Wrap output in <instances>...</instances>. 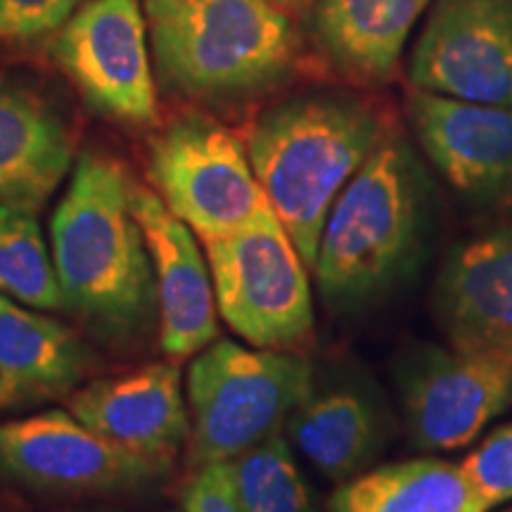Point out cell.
Instances as JSON below:
<instances>
[{"mask_svg":"<svg viewBox=\"0 0 512 512\" xmlns=\"http://www.w3.org/2000/svg\"><path fill=\"white\" fill-rule=\"evenodd\" d=\"M185 512H242L235 496L228 463L197 467L195 477L185 486Z\"/></svg>","mask_w":512,"mask_h":512,"instance_id":"d4e9b609","label":"cell"},{"mask_svg":"<svg viewBox=\"0 0 512 512\" xmlns=\"http://www.w3.org/2000/svg\"><path fill=\"white\" fill-rule=\"evenodd\" d=\"M131 202L155 273L159 342L171 361H185L219 335L207 254L197 245L195 230L157 192L133 183Z\"/></svg>","mask_w":512,"mask_h":512,"instance_id":"7c38bea8","label":"cell"},{"mask_svg":"<svg viewBox=\"0 0 512 512\" xmlns=\"http://www.w3.org/2000/svg\"><path fill=\"white\" fill-rule=\"evenodd\" d=\"M147 174L178 219L197 238L245 228L271 207L247 145L204 114L176 117L150 145Z\"/></svg>","mask_w":512,"mask_h":512,"instance_id":"52a82bcc","label":"cell"},{"mask_svg":"<svg viewBox=\"0 0 512 512\" xmlns=\"http://www.w3.org/2000/svg\"><path fill=\"white\" fill-rule=\"evenodd\" d=\"M131 192L133 181L117 159L83 152L50 219L64 309L119 342L150 330L159 313L152 259Z\"/></svg>","mask_w":512,"mask_h":512,"instance_id":"6da1fadb","label":"cell"},{"mask_svg":"<svg viewBox=\"0 0 512 512\" xmlns=\"http://www.w3.org/2000/svg\"><path fill=\"white\" fill-rule=\"evenodd\" d=\"M406 430L420 451L472 444L512 401V358L420 349L401 373Z\"/></svg>","mask_w":512,"mask_h":512,"instance_id":"30bf717a","label":"cell"},{"mask_svg":"<svg viewBox=\"0 0 512 512\" xmlns=\"http://www.w3.org/2000/svg\"><path fill=\"white\" fill-rule=\"evenodd\" d=\"M74 159L69 121L41 93L0 81V204L38 211Z\"/></svg>","mask_w":512,"mask_h":512,"instance_id":"2e32d148","label":"cell"},{"mask_svg":"<svg viewBox=\"0 0 512 512\" xmlns=\"http://www.w3.org/2000/svg\"><path fill=\"white\" fill-rule=\"evenodd\" d=\"M159 79L200 100L273 88L297 57L290 17L273 0H145Z\"/></svg>","mask_w":512,"mask_h":512,"instance_id":"277c9868","label":"cell"},{"mask_svg":"<svg viewBox=\"0 0 512 512\" xmlns=\"http://www.w3.org/2000/svg\"><path fill=\"white\" fill-rule=\"evenodd\" d=\"M242 512H316L283 434L228 460Z\"/></svg>","mask_w":512,"mask_h":512,"instance_id":"7402d4cb","label":"cell"},{"mask_svg":"<svg viewBox=\"0 0 512 512\" xmlns=\"http://www.w3.org/2000/svg\"><path fill=\"white\" fill-rule=\"evenodd\" d=\"M290 441L332 482H349L366 472L384 446L377 406L358 389L311 392L287 420Z\"/></svg>","mask_w":512,"mask_h":512,"instance_id":"d6986e66","label":"cell"},{"mask_svg":"<svg viewBox=\"0 0 512 512\" xmlns=\"http://www.w3.org/2000/svg\"><path fill=\"white\" fill-rule=\"evenodd\" d=\"M0 294L31 309L60 311L64 294L38 211L0 204Z\"/></svg>","mask_w":512,"mask_h":512,"instance_id":"44dd1931","label":"cell"},{"mask_svg":"<svg viewBox=\"0 0 512 512\" xmlns=\"http://www.w3.org/2000/svg\"><path fill=\"white\" fill-rule=\"evenodd\" d=\"M463 467L491 508L512 501V422L486 434Z\"/></svg>","mask_w":512,"mask_h":512,"instance_id":"603a6c76","label":"cell"},{"mask_svg":"<svg viewBox=\"0 0 512 512\" xmlns=\"http://www.w3.org/2000/svg\"><path fill=\"white\" fill-rule=\"evenodd\" d=\"M432 0H318L309 29L335 67L363 81L392 79L415 22Z\"/></svg>","mask_w":512,"mask_h":512,"instance_id":"ac0fdd59","label":"cell"},{"mask_svg":"<svg viewBox=\"0 0 512 512\" xmlns=\"http://www.w3.org/2000/svg\"><path fill=\"white\" fill-rule=\"evenodd\" d=\"M275 5H278V8H299V5H304V3H309V0H273Z\"/></svg>","mask_w":512,"mask_h":512,"instance_id":"484cf974","label":"cell"},{"mask_svg":"<svg viewBox=\"0 0 512 512\" xmlns=\"http://www.w3.org/2000/svg\"><path fill=\"white\" fill-rule=\"evenodd\" d=\"M384 136L375 107L339 91L297 95L249 128L254 174L311 271L332 204Z\"/></svg>","mask_w":512,"mask_h":512,"instance_id":"7a4b0ae2","label":"cell"},{"mask_svg":"<svg viewBox=\"0 0 512 512\" xmlns=\"http://www.w3.org/2000/svg\"><path fill=\"white\" fill-rule=\"evenodd\" d=\"M422 150L453 188L491 202L512 192V107L482 105L430 91L408 95Z\"/></svg>","mask_w":512,"mask_h":512,"instance_id":"4fadbf2b","label":"cell"},{"mask_svg":"<svg viewBox=\"0 0 512 512\" xmlns=\"http://www.w3.org/2000/svg\"><path fill=\"white\" fill-rule=\"evenodd\" d=\"M86 344L60 320L0 294V403L72 392L86 375Z\"/></svg>","mask_w":512,"mask_h":512,"instance_id":"e0dca14e","label":"cell"},{"mask_svg":"<svg viewBox=\"0 0 512 512\" xmlns=\"http://www.w3.org/2000/svg\"><path fill=\"white\" fill-rule=\"evenodd\" d=\"M69 413L117 446L164 463H174L190 437L181 370L174 363H152L86 384L69 396Z\"/></svg>","mask_w":512,"mask_h":512,"instance_id":"9a60e30c","label":"cell"},{"mask_svg":"<svg viewBox=\"0 0 512 512\" xmlns=\"http://www.w3.org/2000/svg\"><path fill=\"white\" fill-rule=\"evenodd\" d=\"M171 463L117 446L72 413L46 411L0 425V475L43 491L112 494L150 486Z\"/></svg>","mask_w":512,"mask_h":512,"instance_id":"ba28073f","label":"cell"},{"mask_svg":"<svg viewBox=\"0 0 512 512\" xmlns=\"http://www.w3.org/2000/svg\"><path fill=\"white\" fill-rule=\"evenodd\" d=\"M50 57L105 117L157 119V86L138 0H86L57 31Z\"/></svg>","mask_w":512,"mask_h":512,"instance_id":"9c48e42d","label":"cell"},{"mask_svg":"<svg viewBox=\"0 0 512 512\" xmlns=\"http://www.w3.org/2000/svg\"><path fill=\"white\" fill-rule=\"evenodd\" d=\"M463 463L420 458L363 472L330 498V512H489Z\"/></svg>","mask_w":512,"mask_h":512,"instance_id":"ffe728a7","label":"cell"},{"mask_svg":"<svg viewBox=\"0 0 512 512\" xmlns=\"http://www.w3.org/2000/svg\"><path fill=\"white\" fill-rule=\"evenodd\" d=\"M425 221V185L411 147L384 136L332 204L316 254L320 297L356 309L411 266Z\"/></svg>","mask_w":512,"mask_h":512,"instance_id":"3957f363","label":"cell"},{"mask_svg":"<svg viewBox=\"0 0 512 512\" xmlns=\"http://www.w3.org/2000/svg\"><path fill=\"white\" fill-rule=\"evenodd\" d=\"M200 242L230 330L261 349H292L311 335V268L273 209L245 228Z\"/></svg>","mask_w":512,"mask_h":512,"instance_id":"8992f818","label":"cell"},{"mask_svg":"<svg viewBox=\"0 0 512 512\" xmlns=\"http://www.w3.org/2000/svg\"><path fill=\"white\" fill-rule=\"evenodd\" d=\"M434 311L451 347L512 358V226H496L451 249Z\"/></svg>","mask_w":512,"mask_h":512,"instance_id":"5bb4252c","label":"cell"},{"mask_svg":"<svg viewBox=\"0 0 512 512\" xmlns=\"http://www.w3.org/2000/svg\"><path fill=\"white\" fill-rule=\"evenodd\" d=\"M188 460L228 463L280 434L313 392V368L290 349L214 339L188 370Z\"/></svg>","mask_w":512,"mask_h":512,"instance_id":"5b68a950","label":"cell"},{"mask_svg":"<svg viewBox=\"0 0 512 512\" xmlns=\"http://www.w3.org/2000/svg\"><path fill=\"white\" fill-rule=\"evenodd\" d=\"M86 0H0V41L29 43L57 34Z\"/></svg>","mask_w":512,"mask_h":512,"instance_id":"cb8c5ba5","label":"cell"},{"mask_svg":"<svg viewBox=\"0 0 512 512\" xmlns=\"http://www.w3.org/2000/svg\"><path fill=\"white\" fill-rule=\"evenodd\" d=\"M510 512H512V510H510Z\"/></svg>","mask_w":512,"mask_h":512,"instance_id":"4316f807","label":"cell"},{"mask_svg":"<svg viewBox=\"0 0 512 512\" xmlns=\"http://www.w3.org/2000/svg\"><path fill=\"white\" fill-rule=\"evenodd\" d=\"M408 74L420 91L512 107V0H434Z\"/></svg>","mask_w":512,"mask_h":512,"instance_id":"8fae6325","label":"cell"}]
</instances>
